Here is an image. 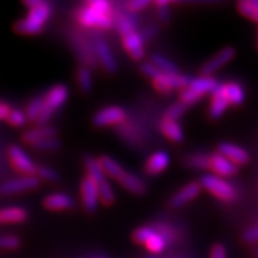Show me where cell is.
<instances>
[{
    "instance_id": "6da1fadb",
    "label": "cell",
    "mask_w": 258,
    "mask_h": 258,
    "mask_svg": "<svg viewBox=\"0 0 258 258\" xmlns=\"http://www.w3.org/2000/svg\"><path fill=\"white\" fill-rule=\"evenodd\" d=\"M24 6L28 8V15L15 24V31L27 36L41 33L53 14L51 4L42 0H29Z\"/></svg>"
},
{
    "instance_id": "7a4b0ae2",
    "label": "cell",
    "mask_w": 258,
    "mask_h": 258,
    "mask_svg": "<svg viewBox=\"0 0 258 258\" xmlns=\"http://www.w3.org/2000/svg\"><path fill=\"white\" fill-rule=\"evenodd\" d=\"M68 98V86L57 85L54 86V87H51V89L46 92V95L44 96V108H42V112H41L40 117H38L37 121H36L38 124V126L46 125V122L51 119L53 113H54L58 108H61L62 105L66 103Z\"/></svg>"
},
{
    "instance_id": "3957f363",
    "label": "cell",
    "mask_w": 258,
    "mask_h": 258,
    "mask_svg": "<svg viewBox=\"0 0 258 258\" xmlns=\"http://www.w3.org/2000/svg\"><path fill=\"white\" fill-rule=\"evenodd\" d=\"M199 183H201L204 190H207L208 192H211L216 198L221 199V201L232 202L237 197L234 187L227 179L218 177L215 174H204V175H202Z\"/></svg>"
},
{
    "instance_id": "277c9868",
    "label": "cell",
    "mask_w": 258,
    "mask_h": 258,
    "mask_svg": "<svg viewBox=\"0 0 258 258\" xmlns=\"http://www.w3.org/2000/svg\"><path fill=\"white\" fill-rule=\"evenodd\" d=\"M77 20L85 28H96V29H111L115 25L113 15H103L85 4L77 11Z\"/></svg>"
},
{
    "instance_id": "5b68a950",
    "label": "cell",
    "mask_w": 258,
    "mask_h": 258,
    "mask_svg": "<svg viewBox=\"0 0 258 258\" xmlns=\"http://www.w3.org/2000/svg\"><path fill=\"white\" fill-rule=\"evenodd\" d=\"M41 180L36 175H23L15 179L6 180L0 186V194L3 195H15V194L25 192V191L34 190L40 186Z\"/></svg>"
},
{
    "instance_id": "8992f818",
    "label": "cell",
    "mask_w": 258,
    "mask_h": 258,
    "mask_svg": "<svg viewBox=\"0 0 258 258\" xmlns=\"http://www.w3.org/2000/svg\"><path fill=\"white\" fill-rule=\"evenodd\" d=\"M8 158L11 161V165L20 171L24 175H34L36 173V163L32 161V158L28 156V153L24 149H21L20 146L12 145L8 149Z\"/></svg>"
},
{
    "instance_id": "52a82bcc",
    "label": "cell",
    "mask_w": 258,
    "mask_h": 258,
    "mask_svg": "<svg viewBox=\"0 0 258 258\" xmlns=\"http://www.w3.org/2000/svg\"><path fill=\"white\" fill-rule=\"evenodd\" d=\"M236 55V49L232 46H225L221 50H219L214 57H211L206 63L201 68V74L203 77H211L212 74L224 68L228 62H231Z\"/></svg>"
},
{
    "instance_id": "ba28073f",
    "label": "cell",
    "mask_w": 258,
    "mask_h": 258,
    "mask_svg": "<svg viewBox=\"0 0 258 258\" xmlns=\"http://www.w3.org/2000/svg\"><path fill=\"white\" fill-rule=\"evenodd\" d=\"M125 111L121 107H119V105H111V107H107V108L98 111L94 115V117H92V122H94L95 126L104 128V126L120 124V122L125 120Z\"/></svg>"
},
{
    "instance_id": "9c48e42d",
    "label": "cell",
    "mask_w": 258,
    "mask_h": 258,
    "mask_svg": "<svg viewBox=\"0 0 258 258\" xmlns=\"http://www.w3.org/2000/svg\"><path fill=\"white\" fill-rule=\"evenodd\" d=\"M81 195L85 210L90 214H94L98 210L99 202H100L99 201L98 184L89 177H85L81 183Z\"/></svg>"
},
{
    "instance_id": "30bf717a",
    "label": "cell",
    "mask_w": 258,
    "mask_h": 258,
    "mask_svg": "<svg viewBox=\"0 0 258 258\" xmlns=\"http://www.w3.org/2000/svg\"><path fill=\"white\" fill-rule=\"evenodd\" d=\"M202 191V186L199 182H191L183 186L180 190L174 194L173 197L170 198L169 204L173 208H179L182 206H186L187 203L192 202Z\"/></svg>"
},
{
    "instance_id": "8fae6325",
    "label": "cell",
    "mask_w": 258,
    "mask_h": 258,
    "mask_svg": "<svg viewBox=\"0 0 258 258\" xmlns=\"http://www.w3.org/2000/svg\"><path fill=\"white\" fill-rule=\"evenodd\" d=\"M218 149L219 154L224 156L225 158L232 161L237 166H240V165H246L250 161V156H249L248 152L244 148H241V146L236 145V144L221 143L219 144Z\"/></svg>"
},
{
    "instance_id": "7c38bea8",
    "label": "cell",
    "mask_w": 258,
    "mask_h": 258,
    "mask_svg": "<svg viewBox=\"0 0 258 258\" xmlns=\"http://www.w3.org/2000/svg\"><path fill=\"white\" fill-rule=\"evenodd\" d=\"M210 169L214 171L215 175L221 178L232 177L234 174H237L240 170L237 165H234L232 161L219 153H214L210 156Z\"/></svg>"
},
{
    "instance_id": "4fadbf2b",
    "label": "cell",
    "mask_w": 258,
    "mask_h": 258,
    "mask_svg": "<svg viewBox=\"0 0 258 258\" xmlns=\"http://www.w3.org/2000/svg\"><path fill=\"white\" fill-rule=\"evenodd\" d=\"M122 37V45L128 54L135 59V61H141L145 57V42L140 36V32H131L128 34H124Z\"/></svg>"
},
{
    "instance_id": "5bb4252c",
    "label": "cell",
    "mask_w": 258,
    "mask_h": 258,
    "mask_svg": "<svg viewBox=\"0 0 258 258\" xmlns=\"http://www.w3.org/2000/svg\"><path fill=\"white\" fill-rule=\"evenodd\" d=\"M229 105L231 104H229L227 96H225L224 85H223V83H219L216 90L212 92V99H211V105L210 111H208V115H210V117L212 120H219L221 116L224 115Z\"/></svg>"
},
{
    "instance_id": "9a60e30c",
    "label": "cell",
    "mask_w": 258,
    "mask_h": 258,
    "mask_svg": "<svg viewBox=\"0 0 258 258\" xmlns=\"http://www.w3.org/2000/svg\"><path fill=\"white\" fill-rule=\"evenodd\" d=\"M95 51L102 68L109 74H115L117 70V63H116V59L109 45L105 41H99L95 46Z\"/></svg>"
},
{
    "instance_id": "2e32d148",
    "label": "cell",
    "mask_w": 258,
    "mask_h": 258,
    "mask_svg": "<svg viewBox=\"0 0 258 258\" xmlns=\"http://www.w3.org/2000/svg\"><path fill=\"white\" fill-rule=\"evenodd\" d=\"M170 161H171L170 156L166 152H163V150L156 152L145 162V171L148 174H152V175H157V174L162 173L167 169V166L170 165Z\"/></svg>"
},
{
    "instance_id": "e0dca14e",
    "label": "cell",
    "mask_w": 258,
    "mask_h": 258,
    "mask_svg": "<svg viewBox=\"0 0 258 258\" xmlns=\"http://www.w3.org/2000/svg\"><path fill=\"white\" fill-rule=\"evenodd\" d=\"M219 86V82L214 78V77H198V78L190 79L188 83V89L192 90L194 92H197L198 95H201L203 98L207 94H212Z\"/></svg>"
},
{
    "instance_id": "ac0fdd59",
    "label": "cell",
    "mask_w": 258,
    "mask_h": 258,
    "mask_svg": "<svg viewBox=\"0 0 258 258\" xmlns=\"http://www.w3.org/2000/svg\"><path fill=\"white\" fill-rule=\"evenodd\" d=\"M44 206L51 211L70 210V208L74 207V199L68 194L54 192L45 198Z\"/></svg>"
},
{
    "instance_id": "d6986e66",
    "label": "cell",
    "mask_w": 258,
    "mask_h": 258,
    "mask_svg": "<svg viewBox=\"0 0 258 258\" xmlns=\"http://www.w3.org/2000/svg\"><path fill=\"white\" fill-rule=\"evenodd\" d=\"M58 135V131L54 126L50 125H44L38 126V128H32L28 129L27 132L23 135V141L29 145L42 141L45 139H50V137H55Z\"/></svg>"
},
{
    "instance_id": "ffe728a7",
    "label": "cell",
    "mask_w": 258,
    "mask_h": 258,
    "mask_svg": "<svg viewBox=\"0 0 258 258\" xmlns=\"http://www.w3.org/2000/svg\"><path fill=\"white\" fill-rule=\"evenodd\" d=\"M99 163H100V166H102L103 171H104L105 175H108V177L113 178L116 180H121L122 177L125 175V170L124 167L120 165L117 161H115L113 158L108 156H102L99 158Z\"/></svg>"
},
{
    "instance_id": "44dd1931",
    "label": "cell",
    "mask_w": 258,
    "mask_h": 258,
    "mask_svg": "<svg viewBox=\"0 0 258 258\" xmlns=\"http://www.w3.org/2000/svg\"><path fill=\"white\" fill-rule=\"evenodd\" d=\"M2 223L6 224H20L28 219V211L23 207H6L0 210Z\"/></svg>"
},
{
    "instance_id": "7402d4cb",
    "label": "cell",
    "mask_w": 258,
    "mask_h": 258,
    "mask_svg": "<svg viewBox=\"0 0 258 258\" xmlns=\"http://www.w3.org/2000/svg\"><path fill=\"white\" fill-rule=\"evenodd\" d=\"M160 128L163 135L169 140L174 141V143H182L184 140L183 129H182V126L179 125L178 121H174V120H169L163 117L160 124Z\"/></svg>"
},
{
    "instance_id": "603a6c76",
    "label": "cell",
    "mask_w": 258,
    "mask_h": 258,
    "mask_svg": "<svg viewBox=\"0 0 258 258\" xmlns=\"http://www.w3.org/2000/svg\"><path fill=\"white\" fill-rule=\"evenodd\" d=\"M122 187L128 190L129 192L135 194V195H143L146 192V184L140 177L133 173H125V175L120 180Z\"/></svg>"
},
{
    "instance_id": "cb8c5ba5",
    "label": "cell",
    "mask_w": 258,
    "mask_h": 258,
    "mask_svg": "<svg viewBox=\"0 0 258 258\" xmlns=\"http://www.w3.org/2000/svg\"><path fill=\"white\" fill-rule=\"evenodd\" d=\"M85 167L86 171H87V177L91 180H94L96 184H99L100 182H103L105 178V174L103 171L100 163H99V160L94 158V157H87L85 160Z\"/></svg>"
},
{
    "instance_id": "d4e9b609",
    "label": "cell",
    "mask_w": 258,
    "mask_h": 258,
    "mask_svg": "<svg viewBox=\"0 0 258 258\" xmlns=\"http://www.w3.org/2000/svg\"><path fill=\"white\" fill-rule=\"evenodd\" d=\"M225 96H227L229 104L240 105L245 100V91L241 86L236 83V82H229L224 85Z\"/></svg>"
},
{
    "instance_id": "484cf974",
    "label": "cell",
    "mask_w": 258,
    "mask_h": 258,
    "mask_svg": "<svg viewBox=\"0 0 258 258\" xmlns=\"http://www.w3.org/2000/svg\"><path fill=\"white\" fill-rule=\"evenodd\" d=\"M113 20H115L117 31L120 32L121 36L136 31V20H135V17L125 14V12H120L117 15H113Z\"/></svg>"
},
{
    "instance_id": "4316f807",
    "label": "cell",
    "mask_w": 258,
    "mask_h": 258,
    "mask_svg": "<svg viewBox=\"0 0 258 258\" xmlns=\"http://www.w3.org/2000/svg\"><path fill=\"white\" fill-rule=\"evenodd\" d=\"M150 63L156 66L160 72L165 73V74H179V69L173 61H170L169 58L163 57L161 54H153L150 57Z\"/></svg>"
},
{
    "instance_id": "83f0119b",
    "label": "cell",
    "mask_w": 258,
    "mask_h": 258,
    "mask_svg": "<svg viewBox=\"0 0 258 258\" xmlns=\"http://www.w3.org/2000/svg\"><path fill=\"white\" fill-rule=\"evenodd\" d=\"M210 156L207 153H194L186 157V165L195 170L210 169Z\"/></svg>"
},
{
    "instance_id": "f1b7e54d",
    "label": "cell",
    "mask_w": 258,
    "mask_h": 258,
    "mask_svg": "<svg viewBox=\"0 0 258 258\" xmlns=\"http://www.w3.org/2000/svg\"><path fill=\"white\" fill-rule=\"evenodd\" d=\"M44 103H45L44 96H36V98H33L31 102L28 103L27 111H25L28 121H32V122L37 121L41 112H42V108H44Z\"/></svg>"
},
{
    "instance_id": "f546056e",
    "label": "cell",
    "mask_w": 258,
    "mask_h": 258,
    "mask_svg": "<svg viewBox=\"0 0 258 258\" xmlns=\"http://www.w3.org/2000/svg\"><path fill=\"white\" fill-rule=\"evenodd\" d=\"M77 81H78V86L82 92L89 94V92L92 91L94 81H92L91 72H90V69L87 68V66H83V68L78 69V73H77Z\"/></svg>"
},
{
    "instance_id": "4dcf8cb0",
    "label": "cell",
    "mask_w": 258,
    "mask_h": 258,
    "mask_svg": "<svg viewBox=\"0 0 258 258\" xmlns=\"http://www.w3.org/2000/svg\"><path fill=\"white\" fill-rule=\"evenodd\" d=\"M238 11L251 21L258 23V0H242L238 3Z\"/></svg>"
},
{
    "instance_id": "1f68e13d",
    "label": "cell",
    "mask_w": 258,
    "mask_h": 258,
    "mask_svg": "<svg viewBox=\"0 0 258 258\" xmlns=\"http://www.w3.org/2000/svg\"><path fill=\"white\" fill-rule=\"evenodd\" d=\"M98 192H99V201L102 202L105 206H111L115 203V191L108 180L104 179L103 182L98 184Z\"/></svg>"
},
{
    "instance_id": "d6a6232c",
    "label": "cell",
    "mask_w": 258,
    "mask_h": 258,
    "mask_svg": "<svg viewBox=\"0 0 258 258\" xmlns=\"http://www.w3.org/2000/svg\"><path fill=\"white\" fill-rule=\"evenodd\" d=\"M145 246L148 250H150L152 253L157 254V253H161V251H163V249L166 248V240L163 237V234L158 233V232L156 231V233L146 241Z\"/></svg>"
},
{
    "instance_id": "836d02e7",
    "label": "cell",
    "mask_w": 258,
    "mask_h": 258,
    "mask_svg": "<svg viewBox=\"0 0 258 258\" xmlns=\"http://www.w3.org/2000/svg\"><path fill=\"white\" fill-rule=\"evenodd\" d=\"M154 233H156V229H154L153 227L144 225V227L137 228L136 231L133 232V240H135L137 244L145 245L146 241H148V240H149Z\"/></svg>"
},
{
    "instance_id": "e575fe53",
    "label": "cell",
    "mask_w": 258,
    "mask_h": 258,
    "mask_svg": "<svg viewBox=\"0 0 258 258\" xmlns=\"http://www.w3.org/2000/svg\"><path fill=\"white\" fill-rule=\"evenodd\" d=\"M34 175L40 180L44 179L48 180V182H58L59 180V174L49 166H37Z\"/></svg>"
},
{
    "instance_id": "d590c367",
    "label": "cell",
    "mask_w": 258,
    "mask_h": 258,
    "mask_svg": "<svg viewBox=\"0 0 258 258\" xmlns=\"http://www.w3.org/2000/svg\"><path fill=\"white\" fill-rule=\"evenodd\" d=\"M21 245L20 238L15 234H0V249L15 250Z\"/></svg>"
},
{
    "instance_id": "8d00e7d4",
    "label": "cell",
    "mask_w": 258,
    "mask_h": 258,
    "mask_svg": "<svg viewBox=\"0 0 258 258\" xmlns=\"http://www.w3.org/2000/svg\"><path fill=\"white\" fill-rule=\"evenodd\" d=\"M187 108H188V107H187L186 104H183V103H180V102L174 103V104H171L169 108L166 109V112H165V119L174 120V121H177L180 116L186 112Z\"/></svg>"
},
{
    "instance_id": "74e56055",
    "label": "cell",
    "mask_w": 258,
    "mask_h": 258,
    "mask_svg": "<svg viewBox=\"0 0 258 258\" xmlns=\"http://www.w3.org/2000/svg\"><path fill=\"white\" fill-rule=\"evenodd\" d=\"M7 121L10 122L12 126H24L27 124L28 119H27V115L25 112H23L21 109H11L10 115L7 117Z\"/></svg>"
},
{
    "instance_id": "f35d334b",
    "label": "cell",
    "mask_w": 258,
    "mask_h": 258,
    "mask_svg": "<svg viewBox=\"0 0 258 258\" xmlns=\"http://www.w3.org/2000/svg\"><path fill=\"white\" fill-rule=\"evenodd\" d=\"M91 10L96 11L99 14L103 15H113L112 12V4L109 2H105V0H91L87 3Z\"/></svg>"
},
{
    "instance_id": "ab89813d",
    "label": "cell",
    "mask_w": 258,
    "mask_h": 258,
    "mask_svg": "<svg viewBox=\"0 0 258 258\" xmlns=\"http://www.w3.org/2000/svg\"><path fill=\"white\" fill-rule=\"evenodd\" d=\"M32 146L37 150H57L61 148V141L57 137H50V139H45L42 141H38V143L33 144Z\"/></svg>"
},
{
    "instance_id": "60d3db41",
    "label": "cell",
    "mask_w": 258,
    "mask_h": 258,
    "mask_svg": "<svg viewBox=\"0 0 258 258\" xmlns=\"http://www.w3.org/2000/svg\"><path fill=\"white\" fill-rule=\"evenodd\" d=\"M157 6V12H158V17L160 20L165 24H167L171 19V14H170V2L167 0H157L156 2Z\"/></svg>"
},
{
    "instance_id": "b9f144b4",
    "label": "cell",
    "mask_w": 258,
    "mask_h": 258,
    "mask_svg": "<svg viewBox=\"0 0 258 258\" xmlns=\"http://www.w3.org/2000/svg\"><path fill=\"white\" fill-rule=\"evenodd\" d=\"M201 99H202L201 95H198L197 92H194L192 90H190L188 87H186V89H183L182 91H180L179 102L183 103V104H186L187 107H190V105L195 104V103L199 102Z\"/></svg>"
},
{
    "instance_id": "7bdbcfd3",
    "label": "cell",
    "mask_w": 258,
    "mask_h": 258,
    "mask_svg": "<svg viewBox=\"0 0 258 258\" xmlns=\"http://www.w3.org/2000/svg\"><path fill=\"white\" fill-rule=\"evenodd\" d=\"M242 240L248 244H253V242L258 241V224L254 227L249 228L242 233Z\"/></svg>"
},
{
    "instance_id": "ee69618b",
    "label": "cell",
    "mask_w": 258,
    "mask_h": 258,
    "mask_svg": "<svg viewBox=\"0 0 258 258\" xmlns=\"http://www.w3.org/2000/svg\"><path fill=\"white\" fill-rule=\"evenodd\" d=\"M149 4L150 2H148V0H131V2L126 3V8L132 11V12H137V11L146 8Z\"/></svg>"
},
{
    "instance_id": "f6af8a7d",
    "label": "cell",
    "mask_w": 258,
    "mask_h": 258,
    "mask_svg": "<svg viewBox=\"0 0 258 258\" xmlns=\"http://www.w3.org/2000/svg\"><path fill=\"white\" fill-rule=\"evenodd\" d=\"M158 32H160V29L156 27V25H150V27L145 28L143 32H140V36H141V38L144 40V42L148 40H152V38H154L158 34Z\"/></svg>"
},
{
    "instance_id": "bcb514c9",
    "label": "cell",
    "mask_w": 258,
    "mask_h": 258,
    "mask_svg": "<svg viewBox=\"0 0 258 258\" xmlns=\"http://www.w3.org/2000/svg\"><path fill=\"white\" fill-rule=\"evenodd\" d=\"M210 258H227V250L221 244L214 245V248L211 249Z\"/></svg>"
},
{
    "instance_id": "7dc6e473",
    "label": "cell",
    "mask_w": 258,
    "mask_h": 258,
    "mask_svg": "<svg viewBox=\"0 0 258 258\" xmlns=\"http://www.w3.org/2000/svg\"><path fill=\"white\" fill-rule=\"evenodd\" d=\"M11 112V107L7 102L0 100V120H7Z\"/></svg>"
},
{
    "instance_id": "c3c4849f",
    "label": "cell",
    "mask_w": 258,
    "mask_h": 258,
    "mask_svg": "<svg viewBox=\"0 0 258 258\" xmlns=\"http://www.w3.org/2000/svg\"><path fill=\"white\" fill-rule=\"evenodd\" d=\"M254 255H255V258H258V248L254 250Z\"/></svg>"
},
{
    "instance_id": "681fc988",
    "label": "cell",
    "mask_w": 258,
    "mask_h": 258,
    "mask_svg": "<svg viewBox=\"0 0 258 258\" xmlns=\"http://www.w3.org/2000/svg\"><path fill=\"white\" fill-rule=\"evenodd\" d=\"M146 258H157V255H149V257H146Z\"/></svg>"
},
{
    "instance_id": "f907efd6",
    "label": "cell",
    "mask_w": 258,
    "mask_h": 258,
    "mask_svg": "<svg viewBox=\"0 0 258 258\" xmlns=\"http://www.w3.org/2000/svg\"><path fill=\"white\" fill-rule=\"evenodd\" d=\"M0 224H2V219H0Z\"/></svg>"
}]
</instances>
